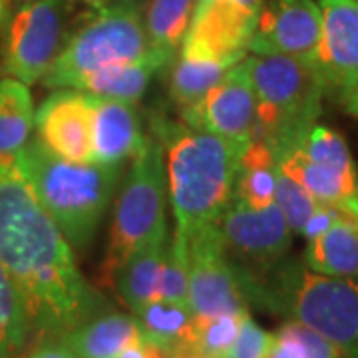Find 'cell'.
Returning a JSON list of instances; mask_svg holds the SVG:
<instances>
[{"label":"cell","mask_w":358,"mask_h":358,"mask_svg":"<svg viewBox=\"0 0 358 358\" xmlns=\"http://www.w3.org/2000/svg\"><path fill=\"white\" fill-rule=\"evenodd\" d=\"M187 239L176 231L167 245L157 299L187 305Z\"/></svg>","instance_id":"f546056e"},{"label":"cell","mask_w":358,"mask_h":358,"mask_svg":"<svg viewBox=\"0 0 358 358\" xmlns=\"http://www.w3.org/2000/svg\"><path fill=\"white\" fill-rule=\"evenodd\" d=\"M320 40V8L315 0H268L257 14L249 54L291 56L315 62Z\"/></svg>","instance_id":"4fadbf2b"},{"label":"cell","mask_w":358,"mask_h":358,"mask_svg":"<svg viewBox=\"0 0 358 358\" xmlns=\"http://www.w3.org/2000/svg\"><path fill=\"white\" fill-rule=\"evenodd\" d=\"M30 322L10 275L0 263V358H16L30 338Z\"/></svg>","instance_id":"83f0119b"},{"label":"cell","mask_w":358,"mask_h":358,"mask_svg":"<svg viewBox=\"0 0 358 358\" xmlns=\"http://www.w3.org/2000/svg\"><path fill=\"white\" fill-rule=\"evenodd\" d=\"M34 129V103L26 84L0 80V154H16L30 141Z\"/></svg>","instance_id":"d4e9b609"},{"label":"cell","mask_w":358,"mask_h":358,"mask_svg":"<svg viewBox=\"0 0 358 358\" xmlns=\"http://www.w3.org/2000/svg\"><path fill=\"white\" fill-rule=\"evenodd\" d=\"M195 0H150L145 13V30L154 50L176 58L181 40L192 20Z\"/></svg>","instance_id":"484cf974"},{"label":"cell","mask_w":358,"mask_h":358,"mask_svg":"<svg viewBox=\"0 0 358 358\" xmlns=\"http://www.w3.org/2000/svg\"><path fill=\"white\" fill-rule=\"evenodd\" d=\"M281 329L293 338L296 345L301 346L305 358H348L345 350H341L338 346L333 345L329 338L320 336L319 333L310 331L299 322L285 320Z\"/></svg>","instance_id":"1f68e13d"},{"label":"cell","mask_w":358,"mask_h":358,"mask_svg":"<svg viewBox=\"0 0 358 358\" xmlns=\"http://www.w3.org/2000/svg\"><path fill=\"white\" fill-rule=\"evenodd\" d=\"M257 14L237 0L195 2L179 56L225 68L239 64L249 54Z\"/></svg>","instance_id":"7c38bea8"},{"label":"cell","mask_w":358,"mask_h":358,"mask_svg":"<svg viewBox=\"0 0 358 358\" xmlns=\"http://www.w3.org/2000/svg\"><path fill=\"white\" fill-rule=\"evenodd\" d=\"M275 176L277 157L273 148L265 140L253 138L241 155L231 201L247 207H267L275 195Z\"/></svg>","instance_id":"cb8c5ba5"},{"label":"cell","mask_w":358,"mask_h":358,"mask_svg":"<svg viewBox=\"0 0 358 358\" xmlns=\"http://www.w3.org/2000/svg\"><path fill=\"white\" fill-rule=\"evenodd\" d=\"M58 341L78 358H117L128 346L140 343L141 333L134 315L98 313Z\"/></svg>","instance_id":"ac0fdd59"},{"label":"cell","mask_w":358,"mask_h":358,"mask_svg":"<svg viewBox=\"0 0 358 358\" xmlns=\"http://www.w3.org/2000/svg\"><path fill=\"white\" fill-rule=\"evenodd\" d=\"M255 94L241 60L225 72L199 103L179 112L181 122L229 140L251 141L255 131Z\"/></svg>","instance_id":"5bb4252c"},{"label":"cell","mask_w":358,"mask_h":358,"mask_svg":"<svg viewBox=\"0 0 358 358\" xmlns=\"http://www.w3.org/2000/svg\"><path fill=\"white\" fill-rule=\"evenodd\" d=\"M223 251L239 281L263 277L287 257L293 231L275 201L267 207H247L229 201L219 219Z\"/></svg>","instance_id":"9c48e42d"},{"label":"cell","mask_w":358,"mask_h":358,"mask_svg":"<svg viewBox=\"0 0 358 358\" xmlns=\"http://www.w3.org/2000/svg\"><path fill=\"white\" fill-rule=\"evenodd\" d=\"M277 166L317 201L358 221V169L345 138L315 124L303 138L275 152Z\"/></svg>","instance_id":"ba28073f"},{"label":"cell","mask_w":358,"mask_h":358,"mask_svg":"<svg viewBox=\"0 0 358 358\" xmlns=\"http://www.w3.org/2000/svg\"><path fill=\"white\" fill-rule=\"evenodd\" d=\"M78 2H86L90 6H94V8H98V6H106L108 2H112V0H78Z\"/></svg>","instance_id":"8d00e7d4"},{"label":"cell","mask_w":358,"mask_h":358,"mask_svg":"<svg viewBox=\"0 0 358 358\" xmlns=\"http://www.w3.org/2000/svg\"><path fill=\"white\" fill-rule=\"evenodd\" d=\"M227 70L229 68L225 66L189 60L176 54L169 72V96L178 103L179 112L189 110L195 103L201 102L209 94V90L217 86L219 80L225 76Z\"/></svg>","instance_id":"4316f807"},{"label":"cell","mask_w":358,"mask_h":358,"mask_svg":"<svg viewBox=\"0 0 358 358\" xmlns=\"http://www.w3.org/2000/svg\"><path fill=\"white\" fill-rule=\"evenodd\" d=\"M173 358H192V357H173Z\"/></svg>","instance_id":"f35d334b"},{"label":"cell","mask_w":358,"mask_h":358,"mask_svg":"<svg viewBox=\"0 0 358 358\" xmlns=\"http://www.w3.org/2000/svg\"><path fill=\"white\" fill-rule=\"evenodd\" d=\"M92 122L94 100L80 90H58L34 112L42 145L70 162H92Z\"/></svg>","instance_id":"2e32d148"},{"label":"cell","mask_w":358,"mask_h":358,"mask_svg":"<svg viewBox=\"0 0 358 358\" xmlns=\"http://www.w3.org/2000/svg\"><path fill=\"white\" fill-rule=\"evenodd\" d=\"M141 341L159 346L169 357H185L195 315L187 305L154 299L134 315Z\"/></svg>","instance_id":"603a6c76"},{"label":"cell","mask_w":358,"mask_h":358,"mask_svg":"<svg viewBox=\"0 0 358 358\" xmlns=\"http://www.w3.org/2000/svg\"><path fill=\"white\" fill-rule=\"evenodd\" d=\"M66 4L68 0H22L4 38V76L26 86L42 80L64 44Z\"/></svg>","instance_id":"30bf717a"},{"label":"cell","mask_w":358,"mask_h":358,"mask_svg":"<svg viewBox=\"0 0 358 358\" xmlns=\"http://www.w3.org/2000/svg\"><path fill=\"white\" fill-rule=\"evenodd\" d=\"M167 64H171V58L152 48L140 60L106 66L102 70L82 78L74 90L98 98L136 103L143 96L152 78Z\"/></svg>","instance_id":"ffe728a7"},{"label":"cell","mask_w":358,"mask_h":358,"mask_svg":"<svg viewBox=\"0 0 358 358\" xmlns=\"http://www.w3.org/2000/svg\"><path fill=\"white\" fill-rule=\"evenodd\" d=\"M273 345V334L263 331L251 315H245L235 343L231 345L225 358H267Z\"/></svg>","instance_id":"4dcf8cb0"},{"label":"cell","mask_w":358,"mask_h":358,"mask_svg":"<svg viewBox=\"0 0 358 358\" xmlns=\"http://www.w3.org/2000/svg\"><path fill=\"white\" fill-rule=\"evenodd\" d=\"M28 358H78L68 346L58 341V338H50V341H44L42 345L30 355Z\"/></svg>","instance_id":"d6a6232c"},{"label":"cell","mask_w":358,"mask_h":358,"mask_svg":"<svg viewBox=\"0 0 358 358\" xmlns=\"http://www.w3.org/2000/svg\"><path fill=\"white\" fill-rule=\"evenodd\" d=\"M243 62L257 102L253 138L279 152L317 124L327 94L322 78L315 62L291 56L251 54Z\"/></svg>","instance_id":"5b68a950"},{"label":"cell","mask_w":358,"mask_h":358,"mask_svg":"<svg viewBox=\"0 0 358 358\" xmlns=\"http://www.w3.org/2000/svg\"><path fill=\"white\" fill-rule=\"evenodd\" d=\"M92 162L124 164L140 152L145 141L134 103L98 96H92Z\"/></svg>","instance_id":"e0dca14e"},{"label":"cell","mask_w":358,"mask_h":358,"mask_svg":"<svg viewBox=\"0 0 358 358\" xmlns=\"http://www.w3.org/2000/svg\"><path fill=\"white\" fill-rule=\"evenodd\" d=\"M301 261L320 275L358 281L357 219H338L329 229L307 239V249Z\"/></svg>","instance_id":"44dd1931"},{"label":"cell","mask_w":358,"mask_h":358,"mask_svg":"<svg viewBox=\"0 0 358 358\" xmlns=\"http://www.w3.org/2000/svg\"><path fill=\"white\" fill-rule=\"evenodd\" d=\"M187 305L195 317L249 313L235 268L223 251L219 223L187 237Z\"/></svg>","instance_id":"8fae6325"},{"label":"cell","mask_w":358,"mask_h":358,"mask_svg":"<svg viewBox=\"0 0 358 358\" xmlns=\"http://www.w3.org/2000/svg\"><path fill=\"white\" fill-rule=\"evenodd\" d=\"M166 201L164 148L155 138H148L140 152L134 155L126 179L120 183L110 241L103 257V281H114L117 268L167 227Z\"/></svg>","instance_id":"52a82bcc"},{"label":"cell","mask_w":358,"mask_h":358,"mask_svg":"<svg viewBox=\"0 0 358 358\" xmlns=\"http://www.w3.org/2000/svg\"><path fill=\"white\" fill-rule=\"evenodd\" d=\"M167 245H169V231L164 227L155 237L143 245L140 251H136L129 257L115 273L112 282L117 289V294L124 301V305L134 315L143 305L157 299Z\"/></svg>","instance_id":"d6986e66"},{"label":"cell","mask_w":358,"mask_h":358,"mask_svg":"<svg viewBox=\"0 0 358 358\" xmlns=\"http://www.w3.org/2000/svg\"><path fill=\"white\" fill-rule=\"evenodd\" d=\"M192 358H195V357H192Z\"/></svg>","instance_id":"ab89813d"},{"label":"cell","mask_w":358,"mask_h":358,"mask_svg":"<svg viewBox=\"0 0 358 358\" xmlns=\"http://www.w3.org/2000/svg\"><path fill=\"white\" fill-rule=\"evenodd\" d=\"M117 358H173L167 355L166 350H162L159 346L150 345L145 341H140L138 345L128 346Z\"/></svg>","instance_id":"836d02e7"},{"label":"cell","mask_w":358,"mask_h":358,"mask_svg":"<svg viewBox=\"0 0 358 358\" xmlns=\"http://www.w3.org/2000/svg\"><path fill=\"white\" fill-rule=\"evenodd\" d=\"M152 50L145 20L138 2L124 0L114 6H98L64 40L58 56L42 76L46 88H76L82 78L106 66L134 62Z\"/></svg>","instance_id":"8992f818"},{"label":"cell","mask_w":358,"mask_h":358,"mask_svg":"<svg viewBox=\"0 0 358 358\" xmlns=\"http://www.w3.org/2000/svg\"><path fill=\"white\" fill-rule=\"evenodd\" d=\"M320 40L315 66L336 98L358 82V0H319Z\"/></svg>","instance_id":"9a60e30c"},{"label":"cell","mask_w":358,"mask_h":358,"mask_svg":"<svg viewBox=\"0 0 358 358\" xmlns=\"http://www.w3.org/2000/svg\"><path fill=\"white\" fill-rule=\"evenodd\" d=\"M245 315H217V317H195L185 357L225 358L235 343Z\"/></svg>","instance_id":"f1b7e54d"},{"label":"cell","mask_w":358,"mask_h":358,"mask_svg":"<svg viewBox=\"0 0 358 358\" xmlns=\"http://www.w3.org/2000/svg\"><path fill=\"white\" fill-rule=\"evenodd\" d=\"M0 263L22 299L30 331L44 341L62 338L102 307L74 249L32 192L18 152L0 154Z\"/></svg>","instance_id":"6da1fadb"},{"label":"cell","mask_w":358,"mask_h":358,"mask_svg":"<svg viewBox=\"0 0 358 358\" xmlns=\"http://www.w3.org/2000/svg\"><path fill=\"white\" fill-rule=\"evenodd\" d=\"M154 129L159 145L166 148L167 197L176 231L187 239L195 231L219 223L249 141L229 140L167 117L154 120Z\"/></svg>","instance_id":"7a4b0ae2"},{"label":"cell","mask_w":358,"mask_h":358,"mask_svg":"<svg viewBox=\"0 0 358 358\" xmlns=\"http://www.w3.org/2000/svg\"><path fill=\"white\" fill-rule=\"evenodd\" d=\"M273 201L279 207L289 229L303 235L305 239H310L324 229H329L338 219L350 217L336 207L317 201L303 185H299L293 178H289L285 171H281L279 166H277V176H275Z\"/></svg>","instance_id":"7402d4cb"},{"label":"cell","mask_w":358,"mask_h":358,"mask_svg":"<svg viewBox=\"0 0 358 358\" xmlns=\"http://www.w3.org/2000/svg\"><path fill=\"white\" fill-rule=\"evenodd\" d=\"M4 13H6V4H4V0H0V22L4 18Z\"/></svg>","instance_id":"74e56055"},{"label":"cell","mask_w":358,"mask_h":358,"mask_svg":"<svg viewBox=\"0 0 358 358\" xmlns=\"http://www.w3.org/2000/svg\"><path fill=\"white\" fill-rule=\"evenodd\" d=\"M239 285L247 303L299 322L358 358V281L315 273L301 259H282L263 277Z\"/></svg>","instance_id":"3957f363"},{"label":"cell","mask_w":358,"mask_h":358,"mask_svg":"<svg viewBox=\"0 0 358 358\" xmlns=\"http://www.w3.org/2000/svg\"><path fill=\"white\" fill-rule=\"evenodd\" d=\"M18 157L32 192L70 247L88 249L122 181L124 164L70 162L52 154L40 140L28 141Z\"/></svg>","instance_id":"277c9868"},{"label":"cell","mask_w":358,"mask_h":358,"mask_svg":"<svg viewBox=\"0 0 358 358\" xmlns=\"http://www.w3.org/2000/svg\"><path fill=\"white\" fill-rule=\"evenodd\" d=\"M195 2H199V0H195ZM237 2H241V4L247 6V8H251V10H257V13H259L265 0H237Z\"/></svg>","instance_id":"d590c367"},{"label":"cell","mask_w":358,"mask_h":358,"mask_svg":"<svg viewBox=\"0 0 358 358\" xmlns=\"http://www.w3.org/2000/svg\"><path fill=\"white\" fill-rule=\"evenodd\" d=\"M338 102H341V106H343V110H345L346 114L358 120V82H355L350 88H346L338 96Z\"/></svg>","instance_id":"e575fe53"}]
</instances>
